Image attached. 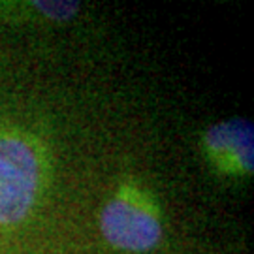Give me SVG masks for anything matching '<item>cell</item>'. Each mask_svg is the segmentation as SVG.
<instances>
[{
  "label": "cell",
  "instance_id": "1",
  "mask_svg": "<svg viewBox=\"0 0 254 254\" xmlns=\"http://www.w3.org/2000/svg\"><path fill=\"white\" fill-rule=\"evenodd\" d=\"M42 156L21 134H0V226H17L42 189Z\"/></svg>",
  "mask_w": 254,
  "mask_h": 254
},
{
  "label": "cell",
  "instance_id": "2",
  "mask_svg": "<svg viewBox=\"0 0 254 254\" xmlns=\"http://www.w3.org/2000/svg\"><path fill=\"white\" fill-rule=\"evenodd\" d=\"M100 230L109 245L128 253L153 251L164 234L156 205L132 187H125L108 201L100 215Z\"/></svg>",
  "mask_w": 254,
  "mask_h": 254
},
{
  "label": "cell",
  "instance_id": "3",
  "mask_svg": "<svg viewBox=\"0 0 254 254\" xmlns=\"http://www.w3.org/2000/svg\"><path fill=\"white\" fill-rule=\"evenodd\" d=\"M205 145L220 170L253 172V125L234 119L215 125L205 134Z\"/></svg>",
  "mask_w": 254,
  "mask_h": 254
},
{
  "label": "cell",
  "instance_id": "4",
  "mask_svg": "<svg viewBox=\"0 0 254 254\" xmlns=\"http://www.w3.org/2000/svg\"><path fill=\"white\" fill-rule=\"evenodd\" d=\"M34 6L47 19L59 21V23L70 21L81 8V4L75 0H36Z\"/></svg>",
  "mask_w": 254,
  "mask_h": 254
}]
</instances>
